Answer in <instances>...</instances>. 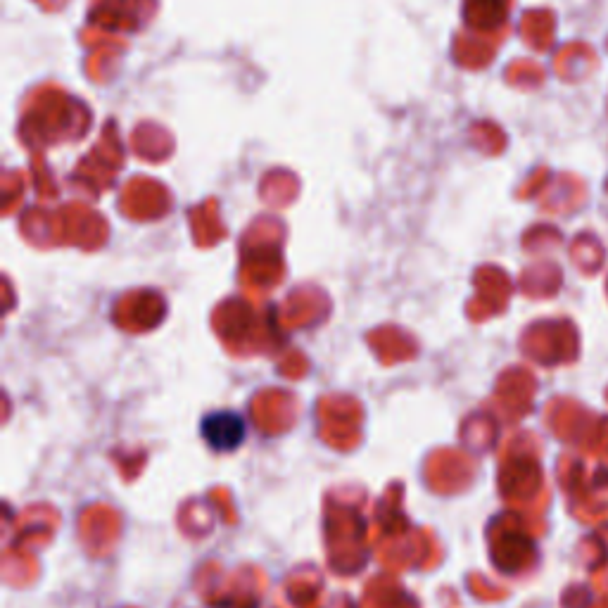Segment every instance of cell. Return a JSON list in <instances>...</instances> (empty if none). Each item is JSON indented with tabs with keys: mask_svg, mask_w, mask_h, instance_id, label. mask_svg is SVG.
<instances>
[{
	"mask_svg": "<svg viewBox=\"0 0 608 608\" xmlns=\"http://www.w3.org/2000/svg\"><path fill=\"white\" fill-rule=\"evenodd\" d=\"M202 440L205 445L212 449V452L226 454V452H236V449L245 442L247 426L243 421V416L236 414V411H212L202 418L200 426Z\"/></svg>",
	"mask_w": 608,
	"mask_h": 608,
	"instance_id": "1",
	"label": "cell"
}]
</instances>
